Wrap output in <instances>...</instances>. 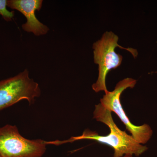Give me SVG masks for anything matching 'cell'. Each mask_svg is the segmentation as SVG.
<instances>
[{
  "label": "cell",
  "instance_id": "obj_1",
  "mask_svg": "<svg viewBox=\"0 0 157 157\" xmlns=\"http://www.w3.org/2000/svg\"><path fill=\"white\" fill-rule=\"evenodd\" d=\"M94 118L109 127V134L106 136H101L97 132L86 129L81 136L72 137L69 140L63 141H52L49 144L59 145L84 139L95 140L112 147L114 151L113 157H122L127 154L139 157L148 149L147 147L138 143L132 135H128L118 128L113 120L111 111L103 107L101 103L95 105Z\"/></svg>",
  "mask_w": 157,
  "mask_h": 157
},
{
  "label": "cell",
  "instance_id": "obj_2",
  "mask_svg": "<svg viewBox=\"0 0 157 157\" xmlns=\"http://www.w3.org/2000/svg\"><path fill=\"white\" fill-rule=\"evenodd\" d=\"M119 37L111 31L105 32L101 39L93 44L94 63L98 66V76L95 83L92 85L93 90L96 93L108 92L106 84V76L111 70L116 69L121 64L123 56L116 52L117 47L129 52L136 58L138 56L137 49L124 48L118 43Z\"/></svg>",
  "mask_w": 157,
  "mask_h": 157
},
{
  "label": "cell",
  "instance_id": "obj_3",
  "mask_svg": "<svg viewBox=\"0 0 157 157\" xmlns=\"http://www.w3.org/2000/svg\"><path fill=\"white\" fill-rule=\"evenodd\" d=\"M136 83L137 80L134 78H124L118 82L113 91H108L105 94L100 101L103 107L111 112L115 113L135 140L140 144H145L152 136L153 132L151 128L147 124L136 126L132 123L125 113L120 101L121 94L124 91L128 88H133Z\"/></svg>",
  "mask_w": 157,
  "mask_h": 157
},
{
  "label": "cell",
  "instance_id": "obj_4",
  "mask_svg": "<svg viewBox=\"0 0 157 157\" xmlns=\"http://www.w3.org/2000/svg\"><path fill=\"white\" fill-rule=\"evenodd\" d=\"M45 141L23 137L16 126L0 128L1 157H42L46 151Z\"/></svg>",
  "mask_w": 157,
  "mask_h": 157
},
{
  "label": "cell",
  "instance_id": "obj_5",
  "mask_svg": "<svg viewBox=\"0 0 157 157\" xmlns=\"http://www.w3.org/2000/svg\"><path fill=\"white\" fill-rule=\"evenodd\" d=\"M41 95L39 84L29 76L25 69L18 75L0 81V111L22 100L34 104Z\"/></svg>",
  "mask_w": 157,
  "mask_h": 157
},
{
  "label": "cell",
  "instance_id": "obj_6",
  "mask_svg": "<svg viewBox=\"0 0 157 157\" xmlns=\"http://www.w3.org/2000/svg\"><path fill=\"white\" fill-rule=\"evenodd\" d=\"M42 0H9L7 6L20 11L26 17L27 22L22 25L23 29L33 33L36 36L47 33L49 29L40 22L36 17L35 12L42 7Z\"/></svg>",
  "mask_w": 157,
  "mask_h": 157
},
{
  "label": "cell",
  "instance_id": "obj_7",
  "mask_svg": "<svg viewBox=\"0 0 157 157\" xmlns=\"http://www.w3.org/2000/svg\"><path fill=\"white\" fill-rule=\"evenodd\" d=\"M7 2L6 0H0V14L7 21H10L14 16V11H9L7 9Z\"/></svg>",
  "mask_w": 157,
  "mask_h": 157
},
{
  "label": "cell",
  "instance_id": "obj_8",
  "mask_svg": "<svg viewBox=\"0 0 157 157\" xmlns=\"http://www.w3.org/2000/svg\"><path fill=\"white\" fill-rule=\"evenodd\" d=\"M132 155H133L130 154H127L124 155L122 157H132Z\"/></svg>",
  "mask_w": 157,
  "mask_h": 157
},
{
  "label": "cell",
  "instance_id": "obj_9",
  "mask_svg": "<svg viewBox=\"0 0 157 157\" xmlns=\"http://www.w3.org/2000/svg\"><path fill=\"white\" fill-rule=\"evenodd\" d=\"M153 73H157V71H155V72H153Z\"/></svg>",
  "mask_w": 157,
  "mask_h": 157
},
{
  "label": "cell",
  "instance_id": "obj_10",
  "mask_svg": "<svg viewBox=\"0 0 157 157\" xmlns=\"http://www.w3.org/2000/svg\"><path fill=\"white\" fill-rule=\"evenodd\" d=\"M0 157H1V156H0Z\"/></svg>",
  "mask_w": 157,
  "mask_h": 157
}]
</instances>
